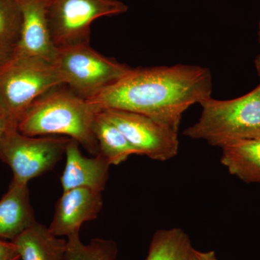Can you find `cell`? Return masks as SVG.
I'll return each instance as SVG.
<instances>
[{
  "mask_svg": "<svg viewBox=\"0 0 260 260\" xmlns=\"http://www.w3.org/2000/svg\"><path fill=\"white\" fill-rule=\"evenodd\" d=\"M208 68L191 64L132 69L88 102L99 112L115 109L148 116L178 132L183 114L211 96Z\"/></svg>",
  "mask_w": 260,
  "mask_h": 260,
  "instance_id": "6da1fadb",
  "label": "cell"
},
{
  "mask_svg": "<svg viewBox=\"0 0 260 260\" xmlns=\"http://www.w3.org/2000/svg\"><path fill=\"white\" fill-rule=\"evenodd\" d=\"M99 111L67 85L49 89L37 98L18 123L22 134L30 137L64 135L76 140L93 156L99 153L94 133Z\"/></svg>",
  "mask_w": 260,
  "mask_h": 260,
  "instance_id": "7a4b0ae2",
  "label": "cell"
},
{
  "mask_svg": "<svg viewBox=\"0 0 260 260\" xmlns=\"http://www.w3.org/2000/svg\"><path fill=\"white\" fill-rule=\"evenodd\" d=\"M200 104L199 120L184 130L188 138L221 148L234 142L260 138V84L237 99L220 101L210 96Z\"/></svg>",
  "mask_w": 260,
  "mask_h": 260,
  "instance_id": "3957f363",
  "label": "cell"
},
{
  "mask_svg": "<svg viewBox=\"0 0 260 260\" xmlns=\"http://www.w3.org/2000/svg\"><path fill=\"white\" fill-rule=\"evenodd\" d=\"M64 85L54 63L36 56L13 53L0 64V106L13 125L37 98Z\"/></svg>",
  "mask_w": 260,
  "mask_h": 260,
  "instance_id": "277c9868",
  "label": "cell"
},
{
  "mask_svg": "<svg viewBox=\"0 0 260 260\" xmlns=\"http://www.w3.org/2000/svg\"><path fill=\"white\" fill-rule=\"evenodd\" d=\"M54 64L62 83L86 100L97 96L131 70L94 50L90 44L58 49Z\"/></svg>",
  "mask_w": 260,
  "mask_h": 260,
  "instance_id": "5b68a950",
  "label": "cell"
},
{
  "mask_svg": "<svg viewBox=\"0 0 260 260\" xmlns=\"http://www.w3.org/2000/svg\"><path fill=\"white\" fill-rule=\"evenodd\" d=\"M127 11V5L119 0H48L51 42L57 50L90 44L94 20Z\"/></svg>",
  "mask_w": 260,
  "mask_h": 260,
  "instance_id": "8992f818",
  "label": "cell"
},
{
  "mask_svg": "<svg viewBox=\"0 0 260 260\" xmlns=\"http://www.w3.org/2000/svg\"><path fill=\"white\" fill-rule=\"evenodd\" d=\"M68 137H30L12 128L0 140V160L9 166L13 181L28 184L51 170L66 153Z\"/></svg>",
  "mask_w": 260,
  "mask_h": 260,
  "instance_id": "52a82bcc",
  "label": "cell"
},
{
  "mask_svg": "<svg viewBox=\"0 0 260 260\" xmlns=\"http://www.w3.org/2000/svg\"><path fill=\"white\" fill-rule=\"evenodd\" d=\"M100 112L120 129L137 155H145L158 161L177 155L178 132L143 114L115 109Z\"/></svg>",
  "mask_w": 260,
  "mask_h": 260,
  "instance_id": "ba28073f",
  "label": "cell"
},
{
  "mask_svg": "<svg viewBox=\"0 0 260 260\" xmlns=\"http://www.w3.org/2000/svg\"><path fill=\"white\" fill-rule=\"evenodd\" d=\"M103 202L102 191L88 188H75L63 191L56 202L55 212L49 230L56 237L68 238L80 233L85 222L95 220Z\"/></svg>",
  "mask_w": 260,
  "mask_h": 260,
  "instance_id": "9c48e42d",
  "label": "cell"
},
{
  "mask_svg": "<svg viewBox=\"0 0 260 260\" xmlns=\"http://www.w3.org/2000/svg\"><path fill=\"white\" fill-rule=\"evenodd\" d=\"M23 25L17 55L36 56L54 63L57 49L51 42L48 23V0H17Z\"/></svg>",
  "mask_w": 260,
  "mask_h": 260,
  "instance_id": "30bf717a",
  "label": "cell"
},
{
  "mask_svg": "<svg viewBox=\"0 0 260 260\" xmlns=\"http://www.w3.org/2000/svg\"><path fill=\"white\" fill-rule=\"evenodd\" d=\"M66 164L61 177L63 191L75 188L104 190L109 179L110 162L102 154L88 158L80 150V144L71 139L66 149Z\"/></svg>",
  "mask_w": 260,
  "mask_h": 260,
  "instance_id": "8fae6325",
  "label": "cell"
},
{
  "mask_svg": "<svg viewBox=\"0 0 260 260\" xmlns=\"http://www.w3.org/2000/svg\"><path fill=\"white\" fill-rule=\"evenodd\" d=\"M36 222L28 184L12 180L0 200V239L13 242Z\"/></svg>",
  "mask_w": 260,
  "mask_h": 260,
  "instance_id": "7c38bea8",
  "label": "cell"
},
{
  "mask_svg": "<svg viewBox=\"0 0 260 260\" xmlns=\"http://www.w3.org/2000/svg\"><path fill=\"white\" fill-rule=\"evenodd\" d=\"M20 260H63L67 240L56 237L49 227L36 222L13 242Z\"/></svg>",
  "mask_w": 260,
  "mask_h": 260,
  "instance_id": "4fadbf2b",
  "label": "cell"
},
{
  "mask_svg": "<svg viewBox=\"0 0 260 260\" xmlns=\"http://www.w3.org/2000/svg\"><path fill=\"white\" fill-rule=\"evenodd\" d=\"M221 149L220 161L231 174L244 182H260V138L234 142Z\"/></svg>",
  "mask_w": 260,
  "mask_h": 260,
  "instance_id": "5bb4252c",
  "label": "cell"
},
{
  "mask_svg": "<svg viewBox=\"0 0 260 260\" xmlns=\"http://www.w3.org/2000/svg\"><path fill=\"white\" fill-rule=\"evenodd\" d=\"M94 133L99 143V153L111 165H119L130 155L137 154L120 129L102 112H98L95 117Z\"/></svg>",
  "mask_w": 260,
  "mask_h": 260,
  "instance_id": "9a60e30c",
  "label": "cell"
},
{
  "mask_svg": "<svg viewBox=\"0 0 260 260\" xmlns=\"http://www.w3.org/2000/svg\"><path fill=\"white\" fill-rule=\"evenodd\" d=\"M193 249L189 236L181 229L157 231L146 260H189Z\"/></svg>",
  "mask_w": 260,
  "mask_h": 260,
  "instance_id": "2e32d148",
  "label": "cell"
},
{
  "mask_svg": "<svg viewBox=\"0 0 260 260\" xmlns=\"http://www.w3.org/2000/svg\"><path fill=\"white\" fill-rule=\"evenodd\" d=\"M117 253L114 241L95 238L85 244L77 233L68 237L63 260H114Z\"/></svg>",
  "mask_w": 260,
  "mask_h": 260,
  "instance_id": "e0dca14e",
  "label": "cell"
},
{
  "mask_svg": "<svg viewBox=\"0 0 260 260\" xmlns=\"http://www.w3.org/2000/svg\"><path fill=\"white\" fill-rule=\"evenodd\" d=\"M22 25L17 0H0V44L16 47L21 37Z\"/></svg>",
  "mask_w": 260,
  "mask_h": 260,
  "instance_id": "ac0fdd59",
  "label": "cell"
},
{
  "mask_svg": "<svg viewBox=\"0 0 260 260\" xmlns=\"http://www.w3.org/2000/svg\"><path fill=\"white\" fill-rule=\"evenodd\" d=\"M0 260H20L14 243L0 239Z\"/></svg>",
  "mask_w": 260,
  "mask_h": 260,
  "instance_id": "d6986e66",
  "label": "cell"
},
{
  "mask_svg": "<svg viewBox=\"0 0 260 260\" xmlns=\"http://www.w3.org/2000/svg\"><path fill=\"white\" fill-rule=\"evenodd\" d=\"M12 128H18L17 126L13 125L10 123L8 116L3 110V108L0 106V140L4 136L5 133Z\"/></svg>",
  "mask_w": 260,
  "mask_h": 260,
  "instance_id": "ffe728a7",
  "label": "cell"
},
{
  "mask_svg": "<svg viewBox=\"0 0 260 260\" xmlns=\"http://www.w3.org/2000/svg\"><path fill=\"white\" fill-rule=\"evenodd\" d=\"M189 260H218L215 255V251H210L203 252L193 249Z\"/></svg>",
  "mask_w": 260,
  "mask_h": 260,
  "instance_id": "44dd1931",
  "label": "cell"
},
{
  "mask_svg": "<svg viewBox=\"0 0 260 260\" xmlns=\"http://www.w3.org/2000/svg\"><path fill=\"white\" fill-rule=\"evenodd\" d=\"M15 47L0 44V64L8 61L14 53Z\"/></svg>",
  "mask_w": 260,
  "mask_h": 260,
  "instance_id": "7402d4cb",
  "label": "cell"
},
{
  "mask_svg": "<svg viewBox=\"0 0 260 260\" xmlns=\"http://www.w3.org/2000/svg\"><path fill=\"white\" fill-rule=\"evenodd\" d=\"M254 64H255L256 71H257L258 75L260 78V54L256 56L255 60H254Z\"/></svg>",
  "mask_w": 260,
  "mask_h": 260,
  "instance_id": "603a6c76",
  "label": "cell"
},
{
  "mask_svg": "<svg viewBox=\"0 0 260 260\" xmlns=\"http://www.w3.org/2000/svg\"><path fill=\"white\" fill-rule=\"evenodd\" d=\"M258 41H259L260 45V20L259 21V24H258Z\"/></svg>",
  "mask_w": 260,
  "mask_h": 260,
  "instance_id": "cb8c5ba5",
  "label": "cell"
}]
</instances>
